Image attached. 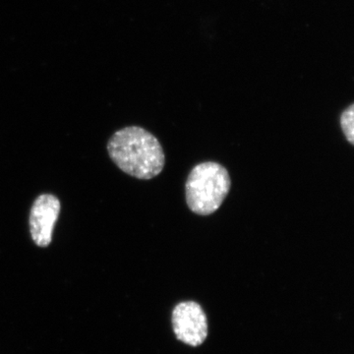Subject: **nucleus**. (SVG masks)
<instances>
[{"label": "nucleus", "instance_id": "f257e3e1", "mask_svg": "<svg viewBox=\"0 0 354 354\" xmlns=\"http://www.w3.org/2000/svg\"><path fill=\"white\" fill-rule=\"evenodd\" d=\"M108 152L118 169L135 178L149 180L164 169V149L152 133L142 127H128L114 133Z\"/></svg>", "mask_w": 354, "mask_h": 354}, {"label": "nucleus", "instance_id": "f03ea898", "mask_svg": "<svg viewBox=\"0 0 354 354\" xmlns=\"http://www.w3.org/2000/svg\"><path fill=\"white\" fill-rule=\"evenodd\" d=\"M232 181L225 167L218 162L197 165L186 181V202L193 213L209 216L218 211L230 193Z\"/></svg>", "mask_w": 354, "mask_h": 354}, {"label": "nucleus", "instance_id": "7ed1b4c3", "mask_svg": "<svg viewBox=\"0 0 354 354\" xmlns=\"http://www.w3.org/2000/svg\"><path fill=\"white\" fill-rule=\"evenodd\" d=\"M172 328L178 341L191 346L202 344L208 335V321L201 305L180 302L172 311Z\"/></svg>", "mask_w": 354, "mask_h": 354}, {"label": "nucleus", "instance_id": "20e7f679", "mask_svg": "<svg viewBox=\"0 0 354 354\" xmlns=\"http://www.w3.org/2000/svg\"><path fill=\"white\" fill-rule=\"evenodd\" d=\"M62 204L55 195H39L32 203L30 211L29 225L32 241L37 246H50L53 232L59 216Z\"/></svg>", "mask_w": 354, "mask_h": 354}, {"label": "nucleus", "instance_id": "39448f33", "mask_svg": "<svg viewBox=\"0 0 354 354\" xmlns=\"http://www.w3.org/2000/svg\"><path fill=\"white\" fill-rule=\"evenodd\" d=\"M341 127L348 143L354 144V104L344 109L341 115Z\"/></svg>", "mask_w": 354, "mask_h": 354}]
</instances>
